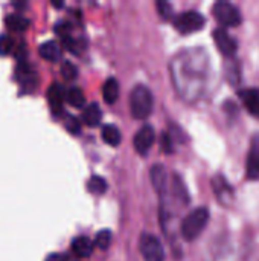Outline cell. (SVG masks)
Segmentation results:
<instances>
[{"instance_id":"6da1fadb","label":"cell","mask_w":259,"mask_h":261,"mask_svg":"<svg viewBox=\"0 0 259 261\" xmlns=\"http://www.w3.org/2000/svg\"><path fill=\"white\" fill-rule=\"evenodd\" d=\"M154 106V98L151 90L147 86H136L130 93V110L133 118L136 119H147Z\"/></svg>"},{"instance_id":"7a4b0ae2","label":"cell","mask_w":259,"mask_h":261,"mask_svg":"<svg viewBox=\"0 0 259 261\" xmlns=\"http://www.w3.org/2000/svg\"><path fill=\"white\" fill-rule=\"evenodd\" d=\"M208 222H209V210L206 206H200V208H195L194 211H191L185 217V220L182 222V226H180L183 239L188 242L195 240L205 231Z\"/></svg>"},{"instance_id":"3957f363","label":"cell","mask_w":259,"mask_h":261,"mask_svg":"<svg viewBox=\"0 0 259 261\" xmlns=\"http://www.w3.org/2000/svg\"><path fill=\"white\" fill-rule=\"evenodd\" d=\"M212 14L224 28H237L243 23L241 11L231 2H217L212 6Z\"/></svg>"},{"instance_id":"277c9868","label":"cell","mask_w":259,"mask_h":261,"mask_svg":"<svg viewBox=\"0 0 259 261\" xmlns=\"http://www.w3.org/2000/svg\"><path fill=\"white\" fill-rule=\"evenodd\" d=\"M206 18L197 11H185L176 17L174 26L182 34H192L205 28Z\"/></svg>"},{"instance_id":"5b68a950","label":"cell","mask_w":259,"mask_h":261,"mask_svg":"<svg viewBox=\"0 0 259 261\" xmlns=\"http://www.w3.org/2000/svg\"><path fill=\"white\" fill-rule=\"evenodd\" d=\"M140 254L145 261H163L165 251L160 240L153 234H143L140 237Z\"/></svg>"},{"instance_id":"8992f818","label":"cell","mask_w":259,"mask_h":261,"mask_svg":"<svg viewBox=\"0 0 259 261\" xmlns=\"http://www.w3.org/2000/svg\"><path fill=\"white\" fill-rule=\"evenodd\" d=\"M214 41L217 44V47L220 49V52L226 57H234L237 54L238 49V43L237 40L224 29V28H218L214 31Z\"/></svg>"},{"instance_id":"52a82bcc","label":"cell","mask_w":259,"mask_h":261,"mask_svg":"<svg viewBox=\"0 0 259 261\" xmlns=\"http://www.w3.org/2000/svg\"><path fill=\"white\" fill-rule=\"evenodd\" d=\"M156 141V133L151 125H143L134 136V148L140 156L148 154Z\"/></svg>"},{"instance_id":"ba28073f","label":"cell","mask_w":259,"mask_h":261,"mask_svg":"<svg viewBox=\"0 0 259 261\" xmlns=\"http://www.w3.org/2000/svg\"><path fill=\"white\" fill-rule=\"evenodd\" d=\"M246 174L250 180H259V135L250 142V150L246 162Z\"/></svg>"},{"instance_id":"9c48e42d","label":"cell","mask_w":259,"mask_h":261,"mask_svg":"<svg viewBox=\"0 0 259 261\" xmlns=\"http://www.w3.org/2000/svg\"><path fill=\"white\" fill-rule=\"evenodd\" d=\"M212 188H214V193L217 194L218 200L223 203V205H229L234 199V190L232 187L229 185V182L221 176H215L212 179Z\"/></svg>"},{"instance_id":"30bf717a","label":"cell","mask_w":259,"mask_h":261,"mask_svg":"<svg viewBox=\"0 0 259 261\" xmlns=\"http://www.w3.org/2000/svg\"><path fill=\"white\" fill-rule=\"evenodd\" d=\"M238 96L244 102L250 115L259 119V90L258 89H243L238 92Z\"/></svg>"},{"instance_id":"8fae6325","label":"cell","mask_w":259,"mask_h":261,"mask_svg":"<svg viewBox=\"0 0 259 261\" xmlns=\"http://www.w3.org/2000/svg\"><path fill=\"white\" fill-rule=\"evenodd\" d=\"M150 177H151V184L154 187V190L157 191V194L163 196L165 191H166V182H168V176H166V170L163 165H154L151 168V173H150Z\"/></svg>"},{"instance_id":"7c38bea8","label":"cell","mask_w":259,"mask_h":261,"mask_svg":"<svg viewBox=\"0 0 259 261\" xmlns=\"http://www.w3.org/2000/svg\"><path fill=\"white\" fill-rule=\"evenodd\" d=\"M63 99H64V95H63V89L60 87V84H52L49 89H47V101H49V106L52 109V112L55 115H60L61 110H63Z\"/></svg>"},{"instance_id":"4fadbf2b","label":"cell","mask_w":259,"mask_h":261,"mask_svg":"<svg viewBox=\"0 0 259 261\" xmlns=\"http://www.w3.org/2000/svg\"><path fill=\"white\" fill-rule=\"evenodd\" d=\"M93 248H95V246H93V243H92V240H90L89 237L79 236V237H76V239L72 240V249H73V252H75L78 257H81V258L90 257L92 252H93Z\"/></svg>"},{"instance_id":"5bb4252c","label":"cell","mask_w":259,"mask_h":261,"mask_svg":"<svg viewBox=\"0 0 259 261\" xmlns=\"http://www.w3.org/2000/svg\"><path fill=\"white\" fill-rule=\"evenodd\" d=\"M40 55L47 61H60L63 57L61 47L56 41H46L38 47Z\"/></svg>"},{"instance_id":"9a60e30c","label":"cell","mask_w":259,"mask_h":261,"mask_svg":"<svg viewBox=\"0 0 259 261\" xmlns=\"http://www.w3.org/2000/svg\"><path fill=\"white\" fill-rule=\"evenodd\" d=\"M101 119H102V112H101V107H99L96 102H92V104H89V106L84 109V112H82V121H84V124H87L89 127H96V125H99Z\"/></svg>"},{"instance_id":"2e32d148","label":"cell","mask_w":259,"mask_h":261,"mask_svg":"<svg viewBox=\"0 0 259 261\" xmlns=\"http://www.w3.org/2000/svg\"><path fill=\"white\" fill-rule=\"evenodd\" d=\"M29 18H26L21 14H9L5 18V24L12 32H24L29 28Z\"/></svg>"},{"instance_id":"e0dca14e","label":"cell","mask_w":259,"mask_h":261,"mask_svg":"<svg viewBox=\"0 0 259 261\" xmlns=\"http://www.w3.org/2000/svg\"><path fill=\"white\" fill-rule=\"evenodd\" d=\"M102 96L107 104H114L119 98V83L116 78H108L102 86Z\"/></svg>"},{"instance_id":"ac0fdd59","label":"cell","mask_w":259,"mask_h":261,"mask_svg":"<svg viewBox=\"0 0 259 261\" xmlns=\"http://www.w3.org/2000/svg\"><path fill=\"white\" fill-rule=\"evenodd\" d=\"M102 139L105 144L111 145V147H118L122 141V135H121V130L116 127V125H111V124H107L104 125L102 128Z\"/></svg>"},{"instance_id":"d6986e66","label":"cell","mask_w":259,"mask_h":261,"mask_svg":"<svg viewBox=\"0 0 259 261\" xmlns=\"http://www.w3.org/2000/svg\"><path fill=\"white\" fill-rule=\"evenodd\" d=\"M17 78L21 81V84L24 86H34L37 83V76H35V72L32 70V67L26 63L20 64L17 67Z\"/></svg>"},{"instance_id":"ffe728a7","label":"cell","mask_w":259,"mask_h":261,"mask_svg":"<svg viewBox=\"0 0 259 261\" xmlns=\"http://www.w3.org/2000/svg\"><path fill=\"white\" fill-rule=\"evenodd\" d=\"M66 99L67 102L75 107V109H79V107H84L85 104V96H84V92L79 89V87H70L66 93Z\"/></svg>"},{"instance_id":"44dd1931","label":"cell","mask_w":259,"mask_h":261,"mask_svg":"<svg viewBox=\"0 0 259 261\" xmlns=\"http://www.w3.org/2000/svg\"><path fill=\"white\" fill-rule=\"evenodd\" d=\"M87 190H89L92 194L101 196V194H104V193L107 191V182H105V179L101 177V176H92L90 180L87 182Z\"/></svg>"},{"instance_id":"7402d4cb","label":"cell","mask_w":259,"mask_h":261,"mask_svg":"<svg viewBox=\"0 0 259 261\" xmlns=\"http://www.w3.org/2000/svg\"><path fill=\"white\" fill-rule=\"evenodd\" d=\"M110 243H111V232L108 229H102L96 234L93 246H96L99 249H107L110 246Z\"/></svg>"},{"instance_id":"603a6c76","label":"cell","mask_w":259,"mask_h":261,"mask_svg":"<svg viewBox=\"0 0 259 261\" xmlns=\"http://www.w3.org/2000/svg\"><path fill=\"white\" fill-rule=\"evenodd\" d=\"M174 193H176V196H177L180 200H183L185 203L189 202V196H188L186 187H185V184L180 180L179 176H174Z\"/></svg>"},{"instance_id":"cb8c5ba5","label":"cell","mask_w":259,"mask_h":261,"mask_svg":"<svg viewBox=\"0 0 259 261\" xmlns=\"http://www.w3.org/2000/svg\"><path fill=\"white\" fill-rule=\"evenodd\" d=\"M76 72H78V69H76V66H75L73 63H70V61H64V63H63V66H61V73H63V76H64L66 80H73V78L76 76Z\"/></svg>"},{"instance_id":"d4e9b609","label":"cell","mask_w":259,"mask_h":261,"mask_svg":"<svg viewBox=\"0 0 259 261\" xmlns=\"http://www.w3.org/2000/svg\"><path fill=\"white\" fill-rule=\"evenodd\" d=\"M14 49V41L8 35H0V55H8Z\"/></svg>"},{"instance_id":"484cf974","label":"cell","mask_w":259,"mask_h":261,"mask_svg":"<svg viewBox=\"0 0 259 261\" xmlns=\"http://www.w3.org/2000/svg\"><path fill=\"white\" fill-rule=\"evenodd\" d=\"M66 127H67V130H69L72 135H79V133H81V122H79L76 118H73V116H67Z\"/></svg>"},{"instance_id":"4316f807","label":"cell","mask_w":259,"mask_h":261,"mask_svg":"<svg viewBox=\"0 0 259 261\" xmlns=\"http://www.w3.org/2000/svg\"><path fill=\"white\" fill-rule=\"evenodd\" d=\"M157 11L163 18L172 17V6L168 2H157Z\"/></svg>"},{"instance_id":"83f0119b","label":"cell","mask_w":259,"mask_h":261,"mask_svg":"<svg viewBox=\"0 0 259 261\" xmlns=\"http://www.w3.org/2000/svg\"><path fill=\"white\" fill-rule=\"evenodd\" d=\"M55 32H56L61 38L70 37V24L66 23V21H58L56 26H55Z\"/></svg>"},{"instance_id":"f1b7e54d","label":"cell","mask_w":259,"mask_h":261,"mask_svg":"<svg viewBox=\"0 0 259 261\" xmlns=\"http://www.w3.org/2000/svg\"><path fill=\"white\" fill-rule=\"evenodd\" d=\"M162 148L165 153H172V139L168 133H163L162 136Z\"/></svg>"},{"instance_id":"f546056e","label":"cell","mask_w":259,"mask_h":261,"mask_svg":"<svg viewBox=\"0 0 259 261\" xmlns=\"http://www.w3.org/2000/svg\"><path fill=\"white\" fill-rule=\"evenodd\" d=\"M44 261H66V260H64V257H63L61 254H49Z\"/></svg>"},{"instance_id":"4dcf8cb0","label":"cell","mask_w":259,"mask_h":261,"mask_svg":"<svg viewBox=\"0 0 259 261\" xmlns=\"http://www.w3.org/2000/svg\"><path fill=\"white\" fill-rule=\"evenodd\" d=\"M52 5H53V6H56V8H61L64 3H60V2H52Z\"/></svg>"}]
</instances>
